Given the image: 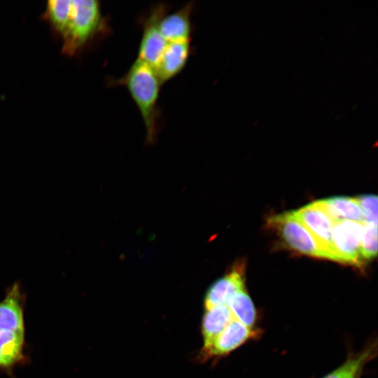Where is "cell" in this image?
I'll return each mask as SVG.
<instances>
[{
  "label": "cell",
  "mask_w": 378,
  "mask_h": 378,
  "mask_svg": "<svg viewBox=\"0 0 378 378\" xmlns=\"http://www.w3.org/2000/svg\"><path fill=\"white\" fill-rule=\"evenodd\" d=\"M258 332V330L233 319L209 346L202 349L199 358L205 361L225 356L255 337Z\"/></svg>",
  "instance_id": "52a82bcc"
},
{
  "label": "cell",
  "mask_w": 378,
  "mask_h": 378,
  "mask_svg": "<svg viewBox=\"0 0 378 378\" xmlns=\"http://www.w3.org/2000/svg\"><path fill=\"white\" fill-rule=\"evenodd\" d=\"M109 84L127 89L141 116L146 141L153 144L160 129L158 99L162 85L155 69L136 58L122 76L111 79Z\"/></svg>",
  "instance_id": "7a4b0ae2"
},
{
  "label": "cell",
  "mask_w": 378,
  "mask_h": 378,
  "mask_svg": "<svg viewBox=\"0 0 378 378\" xmlns=\"http://www.w3.org/2000/svg\"><path fill=\"white\" fill-rule=\"evenodd\" d=\"M25 332L0 331V370L8 372L25 360Z\"/></svg>",
  "instance_id": "7c38bea8"
},
{
  "label": "cell",
  "mask_w": 378,
  "mask_h": 378,
  "mask_svg": "<svg viewBox=\"0 0 378 378\" xmlns=\"http://www.w3.org/2000/svg\"><path fill=\"white\" fill-rule=\"evenodd\" d=\"M292 212L314 237L326 258L333 260L332 232L335 222L316 201Z\"/></svg>",
  "instance_id": "8992f818"
},
{
  "label": "cell",
  "mask_w": 378,
  "mask_h": 378,
  "mask_svg": "<svg viewBox=\"0 0 378 378\" xmlns=\"http://www.w3.org/2000/svg\"><path fill=\"white\" fill-rule=\"evenodd\" d=\"M24 302V293L15 282L0 302V331L25 332Z\"/></svg>",
  "instance_id": "9c48e42d"
},
{
  "label": "cell",
  "mask_w": 378,
  "mask_h": 378,
  "mask_svg": "<svg viewBox=\"0 0 378 378\" xmlns=\"http://www.w3.org/2000/svg\"><path fill=\"white\" fill-rule=\"evenodd\" d=\"M45 16L62 41V52L69 56L81 52L109 30L95 0H51Z\"/></svg>",
  "instance_id": "6da1fadb"
},
{
  "label": "cell",
  "mask_w": 378,
  "mask_h": 378,
  "mask_svg": "<svg viewBox=\"0 0 378 378\" xmlns=\"http://www.w3.org/2000/svg\"><path fill=\"white\" fill-rule=\"evenodd\" d=\"M168 11L169 6L165 4L155 5L143 22L142 35L136 58L154 69L159 63L168 43L159 28L160 18Z\"/></svg>",
  "instance_id": "277c9868"
},
{
  "label": "cell",
  "mask_w": 378,
  "mask_h": 378,
  "mask_svg": "<svg viewBox=\"0 0 378 378\" xmlns=\"http://www.w3.org/2000/svg\"><path fill=\"white\" fill-rule=\"evenodd\" d=\"M360 252L363 259H372L377 253V225L363 223L360 237Z\"/></svg>",
  "instance_id": "e0dca14e"
},
{
  "label": "cell",
  "mask_w": 378,
  "mask_h": 378,
  "mask_svg": "<svg viewBox=\"0 0 378 378\" xmlns=\"http://www.w3.org/2000/svg\"><path fill=\"white\" fill-rule=\"evenodd\" d=\"M193 2H189L171 13L167 12L160 20V30L167 42L191 40V15Z\"/></svg>",
  "instance_id": "8fae6325"
},
{
  "label": "cell",
  "mask_w": 378,
  "mask_h": 378,
  "mask_svg": "<svg viewBox=\"0 0 378 378\" xmlns=\"http://www.w3.org/2000/svg\"><path fill=\"white\" fill-rule=\"evenodd\" d=\"M227 306L234 319L248 328H255L256 310L251 297L245 289L234 294Z\"/></svg>",
  "instance_id": "2e32d148"
},
{
  "label": "cell",
  "mask_w": 378,
  "mask_h": 378,
  "mask_svg": "<svg viewBox=\"0 0 378 378\" xmlns=\"http://www.w3.org/2000/svg\"><path fill=\"white\" fill-rule=\"evenodd\" d=\"M268 224L278 230L284 242L294 251L310 256L326 258L314 237L292 211L271 217Z\"/></svg>",
  "instance_id": "3957f363"
},
{
  "label": "cell",
  "mask_w": 378,
  "mask_h": 378,
  "mask_svg": "<svg viewBox=\"0 0 378 378\" xmlns=\"http://www.w3.org/2000/svg\"><path fill=\"white\" fill-rule=\"evenodd\" d=\"M244 267L237 263L222 277L215 281L207 290L204 298L206 309L227 305L232 297L244 288Z\"/></svg>",
  "instance_id": "ba28073f"
},
{
  "label": "cell",
  "mask_w": 378,
  "mask_h": 378,
  "mask_svg": "<svg viewBox=\"0 0 378 378\" xmlns=\"http://www.w3.org/2000/svg\"><path fill=\"white\" fill-rule=\"evenodd\" d=\"M363 223L349 220L336 222L332 228L333 260L360 266L362 264L360 237Z\"/></svg>",
  "instance_id": "5b68a950"
},
{
  "label": "cell",
  "mask_w": 378,
  "mask_h": 378,
  "mask_svg": "<svg viewBox=\"0 0 378 378\" xmlns=\"http://www.w3.org/2000/svg\"><path fill=\"white\" fill-rule=\"evenodd\" d=\"M190 41L168 42L155 69L162 85L176 77L186 66L191 52Z\"/></svg>",
  "instance_id": "30bf717a"
},
{
  "label": "cell",
  "mask_w": 378,
  "mask_h": 378,
  "mask_svg": "<svg viewBox=\"0 0 378 378\" xmlns=\"http://www.w3.org/2000/svg\"><path fill=\"white\" fill-rule=\"evenodd\" d=\"M377 354V342H371L360 352L350 356L338 368L323 378H360L365 365Z\"/></svg>",
  "instance_id": "9a60e30c"
},
{
  "label": "cell",
  "mask_w": 378,
  "mask_h": 378,
  "mask_svg": "<svg viewBox=\"0 0 378 378\" xmlns=\"http://www.w3.org/2000/svg\"><path fill=\"white\" fill-rule=\"evenodd\" d=\"M316 202L335 223L342 220L364 223L356 197L337 196Z\"/></svg>",
  "instance_id": "4fadbf2b"
},
{
  "label": "cell",
  "mask_w": 378,
  "mask_h": 378,
  "mask_svg": "<svg viewBox=\"0 0 378 378\" xmlns=\"http://www.w3.org/2000/svg\"><path fill=\"white\" fill-rule=\"evenodd\" d=\"M233 319L232 314L227 305H218L206 309L201 326L203 347L209 346Z\"/></svg>",
  "instance_id": "5bb4252c"
},
{
  "label": "cell",
  "mask_w": 378,
  "mask_h": 378,
  "mask_svg": "<svg viewBox=\"0 0 378 378\" xmlns=\"http://www.w3.org/2000/svg\"><path fill=\"white\" fill-rule=\"evenodd\" d=\"M356 199L363 214L364 223L377 225V197L365 195Z\"/></svg>",
  "instance_id": "ac0fdd59"
}]
</instances>
